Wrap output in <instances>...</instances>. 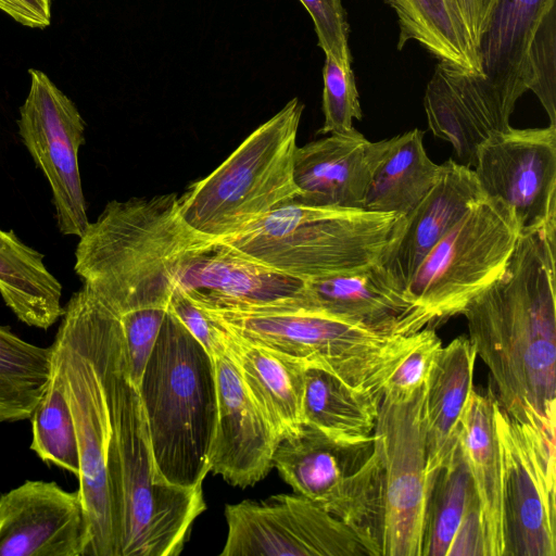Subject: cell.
<instances>
[{
    "label": "cell",
    "mask_w": 556,
    "mask_h": 556,
    "mask_svg": "<svg viewBox=\"0 0 556 556\" xmlns=\"http://www.w3.org/2000/svg\"><path fill=\"white\" fill-rule=\"evenodd\" d=\"M504 469L505 556L556 555V432L497 407Z\"/></svg>",
    "instance_id": "8fae6325"
},
{
    "label": "cell",
    "mask_w": 556,
    "mask_h": 556,
    "mask_svg": "<svg viewBox=\"0 0 556 556\" xmlns=\"http://www.w3.org/2000/svg\"><path fill=\"white\" fill-rule=\"evenodd\" d=\"M201 308V307H200ZM231 334L321 368L349 387L383 396L384 384L417 332L387 334L299 307L204 309Z\"/></svg>",
    "instance_id": "52a82bcc"
},
{
    "label": "cell",
    "mask_w": 556,
    "mask_h": 556,
    "mask_svg": "<svg viewBox=\"0 0 556 556\" xmlns=\"http://www.w3.org/2000/svg\"><path fill=\"white\" fill-rule=\"evenodd\" d=\"M52 0H0V11L30 28H46L51 23Z\"/></svg>",
    "instance_id": "74e56055"
},
{
    "label": "cell",
    "mask_w": 556,
    "mask_h": 556,
    "mask_svg": "<svg viewBox=\"0 0 556 556\" xmlns=\"http://www.w3.org/2000/svg\"><path fill=\"white\" fill-rule=\"evenodd\" d=\"M382 395L357 391L332 374L305 369L303 424L337 441H368L377 424Z\"/></svg>",
    "instance_id": "4316f807"
},
{
    "label": "cell",
    "mask_w": 556,
    "mask_h": 556,
    "mask_svg": "<svg viewBox=\"0 0 556 556\" xmlns=\"http://www.w3.org/2000/svg\"><path fill=\"white\" fill-rule=\"evenodd\" d=\"M425 395L426 382L408 395L383 393L372 433L370 556H422Z\"/></svg>",
    "instance_id": "ba28073f"
},
{
    "label": "cell",
    "mask_w": 556,
    "mask_h": 556,
    "mask_svg": "<svg viewBox=\"0 0 556 556\" xmlns=\"http://www.w3.org/2000/svg\"><path fill=\"white\" fill-rule=\"evenodd\" d=\"M497 407L498 401L491 388L485 394L472 389L462 415L458 439L479 501L488 556L506 555L504 469Z\"/></svg>",
    "instance_id": "7402d4cb"
},
{
    "label": "cell",
    "mask_w": 556,
    "mask_h": 556,
    "mask_svg": "<svg viewBox=\"0 0 556 556\" xmlns=\"http://www.w3.org/2000/svg\"><path fill=\"white\" fill-rule=\"evenodd\" d=\"M405 225L403 215L292 202L220 240L273 269L308 280L384 264Z\"/></svg>",
    "instance_id": "277c9868"
},
{
    "label": "cell",
    "mask_w": 556,
    "mask_h": 556,
    "mask_svg": "<svg viewBox=\"0 0 556 556\" xmlns=\"http://www.w3.org/2000/svg\"><path fill=\"white\" fill-rule=\"evenodd\" d=\"M137 387L159 475L202 486L217 417L215 363L168 311Z\"/></svg>",
    "instance_id": "3957f363"
},
{
    "label": "cell",
    "mask_w": 556,
    "mask_h": 556,
    "mask_svg": "<svg viewBox=\"0 0 556 556\" xmlns=\"http://www.w3.org/2000/svg\"><path fill=\"white\" fill-rule=\"evenodd\" d=\"M167 311L213 358L226 353L225 330L186 295L176 291L170 298Z\"/></svg>",
    "instance_id": "d590c367"
},
{
    "label": "cell",
    "mask_w": 556,
    "mask_h": 556,
    "mask_svg": "<svg viewBox=\"0 0 556 556\" xmlns=\"http://www.w3.org/2000/svg\"><path fill=\"white\" fill-rule=\"evenodd\" d=\"M384 1L397 17V50L415 40L440 63L482 74L478 50L451 0Z\"/></svg>",
    "instance_id": "83f0119b"
},
{
    "label": "cell",
    "mask_w": 556,
    "mask_h": 556,
    "mask_svg": "<svg viewBox=\"0 0 556 556\" xmlns=\"http://www.w3.org/2000/svg\"><path fill=\"white\" fill-rule=\"evenodd\" d=\"M105 312L106 306L81 286L65 304L51 345L78 440V492L91 534L87 556H118L119 551L108 469L112 424L101 363Z\"/></svg>",
    "instance_id": "5b68a950"
},
{
    "label": "cell",
    "mask_w": 556,
    "mask_h": 556,
    "mask_svg": "<svg viewBox=\"0 0 556 556\" xmlns=\"http://www.w3.org/2000/svg\"><path fill=\"white\" fill-rule=\"evenodd\" d=\"M441 166L438 181L406 217L404 232L383 264L403 289L431 249L485 199L472 168L451 159Z\"/></svg>",
    "instance_id": "44dd1931"
},
{
    "label": "cell",
    "mask_w": 556,
    "mask_h": 556,
    "mask_svg": "<svg viewBox=\"0 0 556 556\" xmlns=\"http://www.w3.org/2000/svg\"><path fill=\"white\" fill-rule=\"evenodd\" d=\"M477 354L467 336L439 351L426 381L425 418L428 490L458 448L460 419L472 387Z\"/></svg>",
    "instance_id": "603a6c76"
},
{
    "label": "cell",
    "mask_w": 556,
    "mask_h": 556,
    "mask_svg": "<svg viewBox=\"0 0 556 556\" xmlns=\"http://www.w3.org/2000/svg\"><path fill=\"white\" fill-rule=\"evenodd\" d=\"M29 78L18 134L50 185L60 232L80 238L90 223L78 162L86 124L75 103L45 72L31 68Z\"/></svg>",
    "instance_id": "4fadbf2b"
},
{
    "label": "cell",
    "mask_w": 556,
    "mask_h": 556,
    "mask_svg": "<svg viewBox=\"0 0 556 556\" xmlns=\"http://www.w3.org/2000/svg\"><path fill=\"white\" fill-rule=\"evenodd\" d=\"M224 513L220 556H368L346 523L296 493L227 504Z\"/></svg>",
    "instance_id": "7c38bea8"
},
{
    "label": "cell",
    "mask_w": 556,
    "mask_h": 556,
    "mask_svg": "<svg viewBox=\"0 0 556 556\" xmlns=\"http://www.w3.org/2000/svg\"><path fill=\"white\" fill-rule=\"evenodd\" d=\"M372 448V438L357 443L337 441L303 424L281 438L273 456V467L293 491L346 523L368 556Z\"/></svg>",
    "instance_id": "30bf717a"
},
{
    "label": "cell",
    "mask_w": 556,
    "mask_h": 556,
    "mask_svg": "<svg viewBox=\"0 0 556 556\" xmlns=\"http://www.w3.org/2000/svg\"><path fill=\"white\" fill-rule=\"evenodd\" d=\"M304 110L298 97L253 130L211 174L178 197L182 220L215 239L236 233L299 195L293 180Z\"/></svg>",
    "instance_id": "8992f818"
},
{
    "label": "cell",
    "mask_w": 556,
    "mask_h": 556,
    "mask_svg": "<svg viewBox=\"0 0 556 556\" xmlns=\"http://www.w3.org/2000/svg\"><path fill=\"white\" fill-rule=\"evenodd\" d=\"M556 228L521 233L502 275L460 313L496 399L519 422L556 427Z\"/></svg>",
    "instance_id": "6da1fadb"
},
{
    "label": "cell",
    "mask_w": 556,
    "mask_h": 556,
    "mask_svg": "<svg viewBox=\"0 0 556 556\" xmlns=\"http://www.w3.org/2000/svg\"><path fill=\"white\" fill-rule=\"evenodd\" d=\"M214 363L217 417L208 456L210 471L244 489L268 475L281 438L249 394L227 353L214 358Z\"/></svg>",
    "instance_id": "ac0fdd59"
},
{
    "label": "cell",
    "mask_w": 556,
    "mask_h": 556,
    "mask_svg": "<svg viewBox=\"0 0 556 556\" xmlns=\"http://www.w3.org/2000/svg\"><path fill=\"white\" fill-rule=\"evenodd\" d=\"M0 294L24 324L47 330L64 313L62 285L48 270L43 255L13 230L0 228Z\"/></svg>",
    "instance_id": "484cf974"
},
{
    "label": "cell",
    "mask_w": 556,
    "mask_h": 556,
    "mask_svg": "<svg viewBox=\"0 0 556 556\" xmlns=\"http://www.w3.org/2000/svg\"><path fill=\"white\" fill-rule=\"evenodd\" d=\"M166 313V308L152 307L130 311L118 316L128 375L136 386L140 382Z\"/></svg>",
    "instance_id": "d6a6232c"
},
{
    "label": "cell",
    "mask_w": 556,
    "mask_h": 556,
    "mask_svg": "<svg viewBox=\"0 0 556 556\" xmlns=\"http://www.w3.org/2000/svg\"><path fill=\"white\" fill-rule=\"evenodd\" d=\"M520 232L510 211L484 199L431 249L408 281L420 329L434 328L465 306L504 271Z\"/></svg>",
    "instance_id": "9c48e42d"
},
{
    "label": "cell",
    "mask_w": 556,
    "mask_h": 556,
    "mask_svg": "<svg viewBox=\"0 0 556 556\" xmlns=\"http://www.w3.org/2000/svg\"><path fill=\"white\" fill-rule=\"evenodd\" d=\"M447 556H488L481 510L476 493L457 527Z\"/></svg>",
    "instance_id": "8d00e7d4"
},
{
    "label": "cell",
    "mask_w": 556,
    "mask_h": 556,
    "mask_svg": "<svg viewBox=\"0 0 556 556\" xmlns=\"http://www.w3.org/2000/svg\"><path fill=\"white\" fill-rule=\"evenodd\" d=\"M382 140L371 142L354 127L296 147L293 202L321 207L363 208ZM364 210V208H363Z\"/></svg>",
    "instance_id": "ffe728a7"
},
{
    "label": "cell",
    "mask_w": 556,
    "mask_h": 556,
    "mask_svg": "<svg viewBox=\"0 0 556 556\" xmlns=\"http://www.w3.org/2000/svg\"><path fill=\"white\" fill-rule=\"evenodd\" d=\"M225 332L227 355L276 433L283 438L295 432L303 425L306 366L274 350Z\"/></svg>",
    "instance_id": "cb8c5ba5"
},
{
    "label": "cell",
    "mask_w": 556,
    "mask_h": 556,
    "mask_svg": "<svg viewBox=\"0 0 556 556\" xmlns=\"http://www.w3.org/2000/svg\"><path fill=\"white\" fill-rule=\"evenodd\" d=\"M52 346L34 345L0 325V422L29 419L51 377Z\"/></svg>",
    "instance_id": "f1b7e54d"
},
{
    "label": "cell",
    "mask_w": 556,
    "mask_h": 556,
    "mask_svg": "<svg viewBox=\"0 0 556 556\" xmlns=\"http://www.w3.org/2000/svg\"><path fill=\"white\" fill-rule=\"evenodd\" d=\"M323 112L325 122L318 134L328 135L351 129L353 119H362L358 90L354 74L329 55L323 68Z\"/></svg>",
    "instance_id": "1f68e13d"
},
{
    "label": "cell",
    "mask_w": 556,
    "mask_h": 556,
    "mask_svg": "<svg viewBox=\"0 0 556 556\" xmlns=\"http://www.w3.org/2000/svg\"><path fill=\"white\" fill-rule=\"evenodd\" d=\"M90 540L78 490L27 480L0 496V556H87Z\"/></svg>",
    "instance_id": "2e32d148"
},
{
    "label": "cell",
    "mask_w": 556,
    "mask_h": 556,
    "mask_svg": "<svg viewBox=\"0 0 556 556\" xmlns=\"http://www.w3.org/2000/svg\"><path fill=\"white\" fill-rule=\"evenodd\" d=\"M418 128L382 140L363 208L408 216L438 181L442 166L428 156Z\"/></svg>",
    "instance_id": "d4e9b609"
},
{
    "label": "cell",
    "mask_w": 556,
    "mask_h": 556,
    "mask_svg": "<svg viewBox=\"0 0 556 556\" xmlns=\"http://www.w3.org/2000/svg\"><path fill=\"white\" fill-rule=\"evenodd\" d=\"M472 169L484 198L510 211L520 235L556 228V125L491 136Z\"/></svg>",
    "instance_id": "9a60e30c"
},
{
    "label": "cell",
    "mask_w": 556,
    "mask_h": 556,
    "mask_svg": "<svg viewBox=\"0 0 556 556\" xmlns=\"http://www.w3.org/2000/svg\"><path fill=\"white\" fill-rule=\"evenodd\" d=\"M309 13L319 48L343 68L351 70L349 23L342 0H300Z\"/></svg>",
    "instance_id": "e575fe53"
},
{
    "label": "cell",
    "mask_w": 556,
    "mask_h": 556,
    "mask_svg": "<svg viewBox=\"0 0 556 556\" xmlns=\"http://www.w3.org/2000/svg\"><path fill=\"white\" fill-rule=\"evenodd\" d=\"M442 346V341L434 328L427 327L419 330L415 342L388 377L383 391L408 395L421 387Z\"/></svg>",
    "instance_id": "836d02e7"
},
{
    "label": "cell",
    "mask_w": 556,
    "mask_h": 556,
    "mask_svg": "<svg viewBox=\"0 0 556 556\" xmlns=\"http://www.w3.org/2000/svg\"><path fill=\"white\" fill-rule=\"evenodd\" d=\"M31 421L30 450L48 464L76 477L80 471L78 440L62 374L53 361L49 383L36 405Z\"/></svg>",
    "instance_id": "4dcf8cb0"
},
{
    "label": "cell",
    "mask_w": 556,
    "mask_h": 556,
    "mask_svg": "<svg viewBox=\"0 0 556 556\" xmlns=\"http://www.w3.org/2000/svg\"><path fill=\"white\" fill-rule=\"evenodd\" d=\"M473 495L471 476L458 446L452 460L438 471L429 485L422 556H447L454 534Z\"/></svg>",
    "instance_id": "f546056e"
},
{
    "label": "cell",
    "mask_w": 556,
    "mask_h": 556,
    "mask_svg": "<svg viewBox=\"0 0 556 556\" xmlns=\"http://www.w3.org/2000/svg\"><path fill=\"white\" fill-rule=\"evenodd\" d=\"M556 0H498L478 46L485 79L516 101L532 90L556 125Z\"/></svg>",
    "instance_id": "5bb4252c"
},
{
    "label": "cell",
    "mask_w": 556,
    "mask_h": 556,
    "mask_svg": "<svg viewBox=\"0 0 556 556\" xmlns=\"http://www.w3.org/2000/svg\"><path fill=\"white\" fill-rule=\"evenodd\" d=\"M101 363L112 424L108 469L118 556H177L206 509L203 489L176 486L159 475L139 390L128 375L119 318L108 307Z\"/></svg>",
    "instance_id": "7a4b0ae2"
},
{
    "label": "cell",
    "mask_w": 556,
    "mask_h": 556,
    "mask_svg": "<svg viewBox=\"0 0 556 556\" xmlns=\"http://www.w3.org/2000/svg\"><path fill=\"white\" fill-rule=\"evenodd\" d=\"M516 100L491 85L483 74L438 63L424 97L431 132L447 142L460 164L475 166L478 148L510 127Z\"/></svg>",
    "instance_id": "e0dca14e"
},
{
    "label": "cell",
    "mask_w": 556,
    "mask_h": 556,
    "mask_svg": "<svg viewBox=\"0 0 556 556\" xmlns=\"http://www.w3.org/2000/svg\"><path fill=\"white\" fill-rule=\"evenodd\" d=\"M305 309L377 332L421 330L413 302L383 264L305 280Z\"/></svg>",
    "instance_id": "d6986e66"
},
{
    "label": "cell",
    "mask_w": 556,
    "mask_h": 556,
    "mask_svg": "<svg viewBox=\"0 0 556 556\" xmlns=\"http://www.w3.org/2000/svg\"><path fill=\"white\" fill-rule=\"evenodd\" d=\"M498 0H451L478 50Z\"/></svg>",
    "instance_id": "f35d334b"
}]
</instances>
